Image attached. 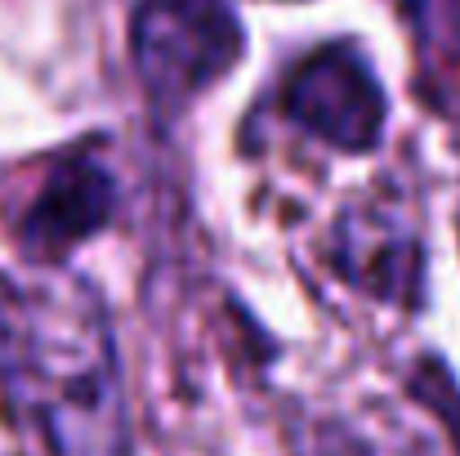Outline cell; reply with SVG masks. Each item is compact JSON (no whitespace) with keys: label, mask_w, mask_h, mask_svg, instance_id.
<instances>
[{"label":"cell","mask_w":460,"mask_h":456,"mask_svg":"<svg viewBox=\"0 0 460 456\" xmlns=\"http://www.w3.org/2000/svg\"><path fill=\"white\" fill-rule=\"evenodd\" d=\"M0 380L54 456H135L112 322L81 278L22 282L0 300Z\"/></svg>","instance_id":"obj_1"},{"label":"cell","mask_w":460,"mask_h":456,"mask_svg":"<svg viewBox=\"0 0 460 456\" xmlns=\"http://www.w3.org/2000/svg\"><path fill=\"white\" fill-rule=\"evenodd\" d=\"M135 63L161 112H183L242 54L228 0H144L135 9Z\"/></svg>","instance_id":"obj_2"},{"label":"cell","mask_w":460,"mask_h":456,"mask_svg":"<svg viewBox=\"0 0 460 456\" xmlns=\"http://www.w3.org/2000/svg\"><path fill=\"white\" fill-rule=\"evenodd\" d=\"M282 112L305 135L340 152H371L385 135V90L376 72L344 45L317 49L291 72Z\"/></svg>","instance_id":"obj_3"},{"label":"cell","mask_w":460,"mask_h":456,"mask_svg":"<svg viewBox=\"0 0 460 456\" xmlns=\"http://www.w3.org/2000/svg\"><path fill=\"white\" fill-rule=\"evenodd\" d=\"M117 188L112 174L94 152H67L58 156L45 179L36 183L22 219H18V242L27 260L36 264H58L76 242L99 233L112 215Z\"/></svg>","instance_id":"obj_4"},{"label":"cell","mask_w":460,"mask_h":456,"mask_svg":"<svg viewBox=\"0 0 460 456\" xmlns=\"http://www.w3.org/2000/svg\"><path fill=\"white\" fill-rule=\"evenodd\" d=\"M340 273L385 304L411 308L425 296V246L402 210L367 206L340 219Z\"/></svg>","instance_id":"obj_5"},{"label":"cell","mask_w":460,"mask_h":456,"mask_svg":"<svg viewBox=\"0 0 460 456\" xmlns=\"http://www.w3.org/2000/svg\"><path fill=\"white\" fill-rule=\"evenodd\" d=\"M411 18L420 45L434 58L460 63V0H411Z\"/></svg>","instance_id":"obj_6"},{"label":"cell","mask_w":460,"mask_h":456,"mask_svg":"<svg viewBox=\"0 0 460 456\" xmlns=\"http://www.w3.org/2000/svg\"><path fill=\"white\" fill-rule=\"evenodd\" d=\"M308 456H389V452H380L371 439H358V434H349V430H322V434L313 439Z\"/></svg>","instance_id":"obj_7"}]
</instances>
